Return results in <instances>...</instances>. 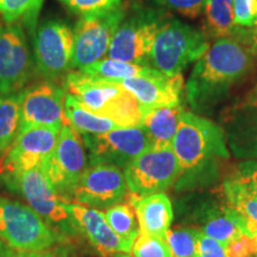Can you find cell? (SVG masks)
I'll use <instances>...</instances> for the list:
<instances>
[{
    "label": "cell",
    "mask_w": 257,
    "mask_h": 257,
    "mask_svg": "<svg viewBox=\"0 0 257 257\" xmlns=\"http://www.w3.org/2000/svg\"><path fill=\"white\" fill-rule=\"evenodd\" d=\"M253 64L255 56L238 38L216 40L197 61L186 85L189 105L197 111L208 110L248 76Z\"/></svg>",
    "instance_id": "cell-1"
},
{
    "label": "cell",
    "mask_w": 257,
    "mask_h": 257,
    "mask_svg": "<svg viewBox=\"0 0 257 257\" xmlns=\"http://www.w3.org/2000/svg\"><path fill=\"white\" fill-rule=\"evenodd\" d=\"M180 176L176 188L201 186L217 178L218 163L229 159L223 128L207 118L184 111L172 142Z\"/></svg>",
    "instance_id": "cell-2"
},
{
    "label": "cell",
    "mask_w": 257,
    "mask_h": 257,
    "mask_svg": "<svg viewBox=\"0 0 257 257\" xmlns=\"http://www.w3.org/2000/svg\"><path fill=\"white\" fill-rule=\"evenodd\" d=\"M67 91L89 111L113 120L120 127H140L142 106L120 81L73 70L64 79Z\"/></svg>",
    "instance_id": "cell-3"
},
{
    "label": "cell",
    "mask_w": 257,
    "mask_h": 257,
    "mask_svg": "<svg viewBox=\"0 0 257 257\" xmlns=\"http://www.w3.org/2000/svg\"><path fill=\"white\" fill-rule=\"evenodd\" d=\"M210 48L204 31L168 17L154 38L149 53V66L168 76L182 74Z\"/></svg>",
    "instance_id": "cell-4"
},
{
    "label": "cell",
    "mask_w": 257,
    "mask_h": 257,
    "mask_svg": "<svg viewBox=\"0 0 257 257\" xmlns=\"http://www.w3.org/2000/svg\"><path fill=\"white\" fill-rule=\"evenodd\" d=\"M169 12L156 6L135 4L125 12L121 23L112 38L108 59L149 67V53L154 38Z\"/></svg>",
    "instance_id": "cell-5"
},
{
    "label": "cell",
    "mask_w": 257,
    "mask_h": 257,
    "mask_svg": "<svg viewBox=\"0 0 257 257\" xmlns=\"http://www.w3.org/2000/svg\"><path fill=\"white\" fill-rule=\"evenodd\" d=\"M0 240L16 249L42 251L61 238L31 207L0 197Z\"/></svg>",
    "instance_id": "cell-6"
},
{
    "label": "cell",
    "mask_w": 257,
    "mask_h": 257,
    "mask_svg": "<svg viewBox=\"0 0 257 257\" xmlns=\"http://www.w3.org/2000/svg\"><path fill=\"white\" fill-rule=\"evenodd\" d=\"M86 168L87 153L83 138L69 124L63 125L55 149L41 166L42 173L61 200L72 202L74 189Z\"/></svg>",
    "instance_id": "cell-7"
},
{
    "label": "cell",
    "mask_w": 257,
    "mask_h": 257,
    "mask_svg": "<svg viewBox=\"0 0 257 257\" xmlns=\"http://www.w3.org/2000/svg\"><path fill=\"white\" fill-rule=\"evenodd\" d=\"M126 187L137 197L163 193L180 176V166L172 146L147 148L124 169Z\"/></svg>",
    "instance_id": "cell-8"
},
{
    "label": "cell",
    "mask_w": 257,
    "mask_h": 257,
    "mask_svg": "<svg viewBox=\"0 0 257 257\" xmlns=\"http://www.w3.org/2000/svg\"><path fill=\"white\" fill-rule=\"evenodd\" d=\"M126 9L119 5L105 14L80 17L74 29V50L70 69L81 70L107 55L115 31Z\"/></svg>",
    "instance_id": "cell-9"
},
{
    "label": "cell",
    "mask_w": 257,
    "mask_h": 257,
    "mask_svg": "<svg viewBox=\"0 0 257 257\" xmlns=\"http://www.w3.org/2000/svg\"><path fill=\"white\" fill-rule=\"evenodd\" d=\"M61 127L19 128L14 143L0 159V176H12L41 168L55 149Z\"/></svg>",
    "instance_id": "cell-10"
},
{
    "label": "cell",
    "mask_w": 257,
    "mask_h": 257,
    "mask_svg": "<svg viewBox=\"0 0 257 257\" xmlns=\"http://www.w3.org/2000/svg\"><path fill=\"white\" fill-rule=\"evenodd\" d=\"M74 50V31L62 21L49 19L38 27L34 40L36 68L49 81L70 69Z\"/></svg>",
    "instance_id": "cell-11"
},
{
    "label": "cell",
    "mask_w": 257,
    "mask_h": 257,
    "mask_svg": "<svg viewBox=\"0 0 257 257\" xmlns=\"http://www.w3.org/2000/svg\"><path fill=\"white\" fill-rule=\"evenodd\" d=\"M31 70L32 61L22 24L0 25V95L23 91Z\"/></svg>",
    "instance_id": "cell-12"
},
{
    "label": "cell",
    "mask_w": 257,
    "mask_h": 257,
    "mask_svg": "<svg viewBox=\"0 0 257 257\" xmlns=\"http://www.w3.org/2000/svg\"><path fill=\"white\" fill-rule=\"evenodd\" d=\"M89 153V165L106 163L125 169L150 147L143 127H118L101 135H82Z\"/></svg>",
    "instance_id": "cell-13"
},
{
    "label": "cell",
    "mask_w": 257,
    "mask_h": 257,
    "mask_svg": "<svg viewBox=\"0 0 257 257\" xmlns=\"http://www.w3.org/2000/svg\"><path fill=\"white\" fill-rule=\"evenodd\" d=\"M126 181L120 168L106 163L89 165L73 193L75 204L94 210H107L126 195Z\"/></svg>",
    "instance_id": "cell-14"
},
{
    "label": "cell",
    "mask_w": 257,
    "mask_h": 257,
    "mask_svg": "<svg viewBox=\"0 0 257 257\" xmlns=\"http://www.w3.org/2000/svg\"><path fill=\"white\" fill-rule=\"evenodd\" d=\"M10 188L17 191L38 216L46 223L60 225L70 220L64 202L56 194L41 168L29 170L12 176H3Z\"/></svg>",
    "instance_id": "cell-15"
},
{
    "label": "cell",
    "mask_w": 257,
    "mask_h": 257,
    "mask_svg": "<svg viewBox=\"0 0 257 257\" xmlns=\"http://www.w3.org/2000/svg\"><path fill=\"white\" fill-rule=\"evenodd\" d=\"M66 94L51 81H43L21 91V128L68 124L64 114Z\"/></svg>",
    "instance_id": "cell-16"
},
{
    "label": "cell",
    "mask_w": 257,
    "mask_h": 257,
    "mask_svg": "<svg viewBox=\"0 0 257 257\" xmlns=\"http://www.w3.org/2000/svg\"><path fill=\"white\" fill-rule=\"evenodd\" d=\"M63 202L74 226L78 227L80 232L101 256L107 257L117 253H130V246L125 244L111 229L101 211L73 202Z\"/></svg>",
    "instance_id": "cell-17"
},
{
    "label": "cell",
    "mask_w": 257,
    "mask_h": 257,
    "mask_svg": "<svg viewBox=\"0 0 257 257\" xmlns=\"http://www.w3.org/2000/svg\"><path fill=\"white\" fill-rule=\"evenodd\" d=\"M120 83L137 99L143 111L161 106L181 105L184 92L182 74L168 76L156 72L152 75L120 80Z\"/></svg>",
    "instance_id": "cell-18"
},
{
    "label": "cell",
    "mask_w": 257,
    "mask_h": 257,
    "mask_svg": "<svg viewBox=\"0 0 257 257\" xmlns=\"http://www.w3.org/2000/svg\"><path fill=\"white\" fill-rule=\"evenodd\" d=\"M135 208L140 231L166 239L174 213L172 202L165 193L137 197L128 194V201Z\"/></svg>",
    "instance_id": "cell-19"
},
{
    "label": "cell",
    "mask_w": 257,
    "mask_h": 257,
    "mask_svg": "<svg viewBox=\"0 0 257 257\" xmlns=\"http://www.w3.org/2000/svg\"><path fill=\"white\" fill-rule=\"evenodd\" d=\"M199 231L226 245L240 233L248 234V219L227 205L206 206L198 213Z\"/></svg>",
    "instance_id": "cell-20"
},
{
    "label": "cell",
    "mask_w": 257,
    "mask_h": 257,
    "mask_svg": "<svg viewBox=\"0 0 257 257\" xmlns=\"http://www.w3.org/2000/svg\"><path fill=\"white\" fill-rule=\"evenodd\" d=\"M182 105L161 106L143 111L142 125L149 138L150 146L169 147L172 146L180 118L184 112Z\"/></svg>",
    "instance_id": "cell-21"
},
{
    "label": "cell",
    "mask_w": 257,
    "mask_h": 257,
    "mask_svg": "<svg viewBox=\"0 0 257 257\" xmlns=\"http://www.w3.org/2000/svg\"><path fill=\"white\" fill-rule=\"evenodd\" d=\"M204 15L202 31L208 40L236 38L243 29L234 24L233 0H207Z\"/></svg>",
    "instance_id": "cell-22"
},
{
    "label": "cell",
    "mask_w": 257,
    "mask_h": 257,
    "mask_svg": "<svg viewBox=\"0 0 257 257\" xmlns=\"http://www.w3.org/2000/svg\"><path fill=\"white\" fill-rule=\"evenodd\" d=\"M64 114L67 123L80 135H101L120 127L113 120L89 111L69 93L66 94Z\"/></svg>",
    "instance_id": "cell-23"
},
{
    "label": "cell",
    "mask_w": 257,
    "mask_h": 257,
    "mask_svg": "<svg viewBox=\"0 0 257 257\" xmlns=\"http://www.w3.org/2000/svg\"><path fill=\"white\" fill-rule=\"evenodd\" d=\"M21 128V92L0 95V155L14 143Z\"/></svg>",
    "instance_id": "cell-24"
},
{
    "label": "cell",
    "mask_w": 257,
    "mask_h": 257,
    "mask_svg": "<svg viewBox=\"0 0 257 257\" xmlns=\"http://www.w3.org/2000/svg\"><path fill=\"white\" fill-rule=\"evenodd\" d=\"M82 72L91 74V75L100 76L104 79L110 80H120L127 78H136V76L152 75L159 70L148 66H141L136 63H128L124 61H118L113 59H101L96 62L89 64L81 69Z\"/></svg>",
    "instance_id": "cell-25"
},
{
    "label": "cell",
    "mask_w": 257,
    "mask_h": 257,
    "mask_svg": "<svg viewBox=\"0 0 257 257\" xmlns=\"http://www.w3.org/2000/svg\"><path fill=\"white\" fill-rule=\"evenodd\" d=\"M224 194L227 206L257 223V199L237 173L225 180Z\"/></svg>",
    "instance_id": "cell-26"
},
{
    "label": "cell",
    "mask_w": 257,
    "mask_h": 257,
    "mask_svg": "<svg viewBox=\"0 0 257 257\" xmlns=\"http://www.w3.org/2000/svg\"><path fill=\"white\" fill-rule=\"evenodd\" d=\"M104 214L111 229L131 248L140 233V224L133 205L130 202H119L108 207Z\"/></svg>",
    "instance_id": "cell-27"
},
{
    "label": "cell",
    "mask_w": 257,
    "mask_h": 257,
    "mask_svg": "<svg viewBox=\"0 0 257 257\" xmlns=\"http://www.w3.org/2000/svg\"><path fill=\"white\" fill-rule=\"evenodd\" d=\"M44 0H0V16L5 24L23 22L34 30Z\"/></svg>",
    "instance_id": "cell-28"
},
{
    "label": "cell",
    "mask_w": 257,
    "mask_h": 257,
    "mask_svg": "<svg viewBox=\"0 0 257 257\" xmlns=\"http://www.w3.org/2000/svg\"><path fill=\"white\" fill-rule=\"evenodd\" d=\"M198 229L178 227L167 232L166 242L173 257H197Z\"/></svg>",
    "instance_id": "cell-29"
},
{
    "label": "cell",
    "mask_w": 257,
    "mask_h": 257,
    "mask_svg": "<svg viewBox=\"0 0 257 257\" xmlns=\"http://www.w3.org/2000/svg\"><path fill=\"white\" fill-rule=\"evenodd\" d=\"M131 257H173L166 239L140 231L130 250Z\"/></svg>",
    "instance_id": "cell-30"
},
{
    "label": "cell",
    "mask_w": 257,
    "mask_h": 257,
    "mask_svg": "<svg viewBox=\"0 0 257 257\" xmlns=\"http://www.w3.org/2000/svg\"><path fill=\"white\" fill-rule=\"evenodd\" d=\"M154 6L165 10L167 12H174L182 17L195 19L205 11L207 0H147Z\"/></svg>",
    "instance_id": "cell-31"
},
{
    "label": "cell",
    "mask_w": 257,
    "mask_h": 257,
    "mask_svg": "<svg viewBox=\"0 0 257 257\" xmlns=\"http://www.w3.org/2000/svg\"><path fill=\"white\" fill-rule=\"evenodd\" d=\"M73 14L87 17L105 14L120 5L121 0H60Z\"/></svg>",
    "instance_id": "cell-32"
},
{
    "label": "cell",
    "mask_w": 257,
    "mask_h": 257,
    "mask_svg": "<svg viewBox=\"0 0 257 257\" xmlns=\"http://www.w3.org/2000/svg\"><path fill=\"white\" fill-rule=\"evenodd\" d=\"M231 113L257 133V81L253 87L246 93L245 98L234 106Z\"/></svg>",
    "instance_id": "cell-33"
},
{
    "label": "cell",
    "mask_w": 257,
    "mask_h": 257,
    "mask_svg": "<svg viewBox=\"0 0 257 257\" xmlns=\"http://www.w3.org/2000/svg\"><path fill=\"white\" fill-rule=\"evenodd\" d=\"M0 257H75L72 250L64 245L53 246V248L42 250V251H31V250H21L12 248L0 240Z\"/></svg>",
    "instance_id": "cell-34"
},
{
    "label": "cell",
    "mask_w": 257,
    "mask_h": 257,
    "mask_svg": "<svg viewBox=\"0 0 257 257\" xmlns=\"http://www.w3.org/2000/svg\"><path fill=\"white\" fill-rule=\"evenodd\" d=\"M233 17L236 27H255L257 22L256 0H233Z\"/></svg>",
    "instance_id": "cell-35"
},
{
    "label": "cell",
    "mask_w": 257,
    "mask_h": 257,
    "mask_svg": "<svg viewBox=\"0 0 257 257\" xmlns=\"http://www.w3.org/2000/svg\"><path fill=\"white\" fill-rule=\"evenodd\" d=\"M226 257H256V242L252 236L240 233L225 245Z\"/></svg>",
    "instance_id": "cell-36"
},
{
    "label": "cell",
    "mask_w": 257,
    "mask_h": 257,
    "mask_svg": "<svg viewBox=\"0 0 257 257\" xmlns=\"http://www.w3.org/2000/svg\"><path fill=\"white\" fill-rule=\"evenodd\" d=\"M197 257H226L225 245L198 230Z\"/></svg>",
    "instance_id": "cell-37"
},
{
    "label": "cell",
    "mask_w": 257,
    "mask_h": 257,
    "mask_svg": "<svg viewBox=\"0 0 257 257\" xmlns=\"http://www.w3.org/2000/svg\"><path fill=\"white\" fill-rule=\"evenodd\" d=\"M237 174L244 180L248 188L257 199V161L250 160L240 163Z\"/></svg>",
    "instance_id": "cell-38"
},
{
    "label": "cell",
    "mask_w": 257,
    "mask_h": 257,
    "mask_svg": "<svg viewBox=\"0 0 257 257\" xmlns=\"http://www.w3.org/2000/svg\"><path fill=\"white\" fill-rule=\"evenodd\" d=\"M237 38L249 48L253 56L257 57V28H243Z\"/></svg>",
    "instance_id": "cell-39"
},
{
    "label": "cell",
    "mask_w": 257,
    "mask_h": 257,
    "mask_svg": "<svg viewBox=\"0 0 257 257\" xmlns=\"http://www.w3.org/2000/svg\"><path fill=\"white\" fill-rule=\"evenodd\" d=\"M113 257H131V256H128V253H117V255H114Z\"/></svg>",
    "instance_id": "cell-40"
},
{
    "label": "cell",
    "mask_w": 257,
    "mask_h": 257,
    "mask_svg": "<svg viewBox=\"0 0 257 257\" xmlns=\"http://www.w3.org/2000/svg\"><path fill=\"white\" fill-rule=\"evenodd\" d=\"M252 237H253V239H255V242H256V257H257V231L252 234Z\"/></svg>",
    "instance_id": "cell-41"
},
{
    "label": "cell",
    "mask_w": 257,
    "mask_h": 257,
    "mask_svg": "<svg viewBox=\"0 0 257 257\" xmlns=\"http://www.w3.org/2000/svg\"><path fill=\"white\" fill-rule=\"evenodd\" d=\"M253 28H257V22H256V24H255V27H253Z\"/></svg>",
    "instance_id": "cell-42"
}]
</instances>
